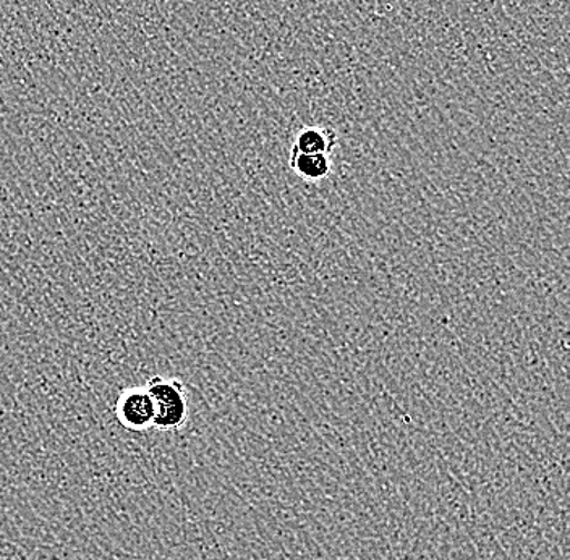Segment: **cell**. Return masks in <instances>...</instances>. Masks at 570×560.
<instances>
[{"label": "cell", "mask_w": 570, "mask_h": 560, "mask_svg": "<svg viewBox=\"0 0 570 560\" xmlns=\"http://www.w3.org/2000/svg\"><path fill=\"white\" fill-rule=\"evenodd\" d=\"M292 170L302 180L320 181L331 174V159L326 155H303V153L291 151Z\"/></svg>", "instance_id": "obj_4"}, {"label": "cell", "mask_w": 570, "mask_h": 560, "mask_svg": "<svg viewBox=\"0 0 570 560\" xmlns=\"http://www.w3.org/2000/svg\"><path fill=\"white\" fill-rule=\"evenodd\" d=\"M116 416L125 430L134 433L151 430L155 421V401L146 385H131L120 392L116 402Z\"/></svg>", "instance_id": "obj_2"}, {"label": "cell", "mask_w": 570, "mask_h": 560, "mask_svg": "<svg viewBox=\"0 0 570 560\" xmlns=\"http://www.w3.org/2000/svg\"><path fill=\"white\" fill-rule=\"evenodd\" d=\"M337 134L330 127H305L295 135L291 151L303 155H326L336 149Z\"/></svg>", "instance_id": "obj_3"}, {"label": "cell", "mask_w": 570, "mask_h": 560, "mask_svg": "<svg viewBox=\"0 0 570 560\" xmlns=\"http://www.w3.org/2000/svg\"><path fill=\"white\" fill-rule=\"evenodd\" d=\"M155 401L156 415L153 428L159 431H178L188 419L187 389L177 377L155 376L145 384Z\"/></svg>", "instance_id": "obj_1"}]
</instances>
